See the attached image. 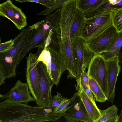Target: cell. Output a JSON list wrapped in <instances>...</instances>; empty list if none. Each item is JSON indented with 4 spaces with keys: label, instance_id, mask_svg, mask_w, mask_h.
Here are the masks:
<instances>
[{
    "label": "cell",
    "instance_id": "obj_29",
    "mask_svg": "<svg viewBox=\"0 0 122 122\" xmlns=\"http://www.w3.org/2000/svg\"><path fill=\"white\" fill-rule=\"evenodd\" d=\"M81 84L85 92L92 101L93 102H95V99L93 98V96L91 91L90 88L89 87L84 84L81 83Z\"/></svg>",
    "mask_w": 122,
    "mask_h": 122
},
{
    "label": "cell",
    "instance_id": "obj_34",
    "mask_svg": "<svg viewBox=\"0 0 122 122\" xmlns=\"http://www.w3.org/2000/svg\"><path fill=\"white\" fill-rule=\"evenodd\" d=\"M0 122H1V121L0 120Z\"/></svg>",
    "mask_w": 122,
    "mask_h": 122
},
{
    "label": "cell",
    "instance_id": "obj_4",
    "mask_svg": "<svg viewBox=\"0 0 122 122\" xmlns=\"http://www.w3.org/2000/svg\"><path fill=\"white\" fill-rule=\"evenodd\" d=\"M119 33L112 25L97 36L86 41V46L95 55L101 54L106 51L112 46Z\"/></svg>",
    "mask_w": 122,
    "mask_h": 122
},
{
    "label": "cell",
    "instance_id": "obj_18",
    "mask_svg": "<svg viewBox=\"0 0 122 122\" xmlns=\"http://www.w3.org/2000/svg\"><path fill=\"white\" fill-rule=\"evenodd\" d=\"M106 0H78L76 1V9L85 13L96 8Z\"/></svg>",
    "mask_w": 122,
    "mask_h": 122
},
{
    "label": "cell",
    "instance_id": "obj_36",
    "mask_svg": "<svg viewBox=\"0 0 122 122\" xmlns=\"http://www.w3.org/2000/svg\"></svg>",
    "mask_w": 122,
    "mask_h": 122
},
{
    "label": "cell",
    "instance_id": "obj_17",
    "mask_svg": "<svg viewBox=\"0 0 122 122\" xmlns=\"http://www.w3.org/2000/svg\"><path fill=\"white\" fill-rule=\"evenodd\" d=\"M117 6L112 5L108 0H106L102 4L95 9L85 13V17L88 19L96 17L103 13L111 12L114 10L120 9Z\"/></svg>",
    "mask_w": 122,
    "mask_h": 122
},
{
    "label": "cell",
    "instance_id": "obj_5",
    "mask_svg": "<svg viewBox=\"0 0 122 122\" xmlns=\"http://www.w3.org/2000/svg\"><path fill=\"white\" fill-rule=\"evenodd\" d=\"M37 67L39 79L40 90L36 102L37 106L46 108L51 99V91L53 85L46 65L41 61H38Z\"/></svg>",
    "mask_w": 122,
    "mask_h": 122
},
{
    "label": "cell",
    "instance_id": "obj_21",
    "mask_svg": "<svg viewBox=\"0 0 122 122\" xmlns=\"http://www.w3.org/2000/svg\"><path fill=\"white\" fill-rule=\"evenodd\" d=\"M89 85L92 92L95 97L96 101L104 102L108 101L102 90L96 81L92 77H89Z\"/></svg>",
    "mask_w": 122,
    "mask_h": 122
},
{
    "label": "cell",
    "instance_id": "obj_20",
    "mask_svg": "<svg viewBox=\"0 0 122 122\" xmlns=\"http://www.w3.org/2000/svg\"><path fill=\"white\" fill-rule=\"evenodd\" d=\"M45 19L39 21L40 25L43 29L45 30H50L55 29L58 24L60 17L56 12L52 14L47 15Z\"/></svg>",
    "mask_w": 122,
    "mask_h": 122
},
{
    "label": "cell",
    "instance_id": "obj_28",
    "mask_svg": "<svg viewBox=\"0 0 122 122\" xmlns=\"http://www.w3.org/2000/svg\"><path fill=\"white\" fill-rule=\"evenodd\" d=\"M81 83L89 87V77L86 71H84L80 77Z\"/></svg>",
    "mask_w": 122,
    "mask_h": 122
},
{
    "label": "cell",
    "instance_id": "obj_24",
    "mask_svg": "<svg viewBox=\"0 0 122 122\" xmlns=\"http://www.w3.org/2000/svg\"><path fill=\"white\" fill-rule=\"evenodd\" d=\"M70 99L63 97H62L61 102L59 105L53 111L54 112L62 114L65 111L69 104Z\"/></svg>",
    "mask_w": 122,
    "mask_h": 122
},
{
    "label": "cell",
    "instance_id": "obj_19",
    "mask_svg": "<svg viewBox=\"0 0 122 122\" xmlns=\"http://www.w3.org/2000/svg\"><path fill=\"white\" fill-rule=\"evenodd\" d=\"M122 45V32L119 33L118 37L112 46L106 51L100 54L105 60L116 56H119Z\"/></svg>",
    "mask_w": 122,
    "mask_h": 122
},
{
    "label": "cell",
    "instance_id": "obj_2",
    "mask_svg": "<svg viewBox=\"0 0 122 122\" xmlns=\"http://www.w3.org/2000/svg\"><path fill=\"white\" fill-rule=\"evenodd\" d=\"M37 60L42 62L46 65L51 79L57 86L59 85L61 76L68 69L62 53L49 46L44 47Z\"/></svg>",
    "mask_w": 122,
    "mask_h": 122
},
{
    "label": "cell",
    "instance_id": "obj_23",
    "mask_svg": "<svg viewBox=\"0 0 122 122\" xmlns=\"http://www.w3.org/2000/svg\"><path fill=\"white\" fill-rule=\"evenodd\" d=\"M62 99V95L60 93L57 92L56 95L52 97L46 108L54 110L61 103Z\"/></svg>",
    "mask_w": 122,
    "mask_h": 122
},
{
    "label": "cell",
    "instance_id": "obj_16",
    "mask_svg": "<svg viewBox=\"0 0 122 122\" xmlns=\"http://www.w3.org/2000/svg\"><path fill=\"white\" fill-rule=\"evenodd\" d=\"M118 109L117 106L112 105L106 109L101 110L100 117L96 122H117L119 120L117 114Z\"/></svg>",
    "mask_w": 122,
    "mask_h": 122
},
{
    "label": "cell",
    "instance_id": "obj_31",
    "mask_svg": "<svg viewBox=\"0 0 122 122\" xmlns=\"http://www.w3.org/2000/svg\"><path fill=\"white\" fill-rule=\"evenodd\" d=\"M5 77L3 72L0 66V86L5 83Z\"/></svg>",
    "mask_w": 122,
    "mask_h": 122
},
{
    "label": "cell",
    "instance_id": "obj_13",
    "mask_svg": "<svg viewBox=\"0 0 122 122\" xmlns=\"http://www.w3.org/2000/svg\"><path fill=\"white\" fill-rule=\"evenodd\" d=\"M27 82L23 83L18 80L15 85L6 94L3 95L1 99L7 98L17 102L27 104L30 102L35 101L29 91Z\"/></svg>",
    "mask_w": 122,
    "mask_h": 122
},
{
    "label": "cell",
    "instance_id": "obj_15",
    "mask_svg": "<svg viewBox=\"0 0 122 122\" xmlns=\"http://www.w3.org/2000/svg\"><path fill=\"white\" fill-rule=\"evenodd\" d=\"M86 20L84 14L76 9L70 27V38L72 43L76 38L79 36Z\"/></svg>",
    "mask_w": 122,
    "mask_h": 122
},
{
    "label": "cell",
    "instance_id": "obj_26",
    "mask_svg": "<svg viewBox=\"0 0 122 122\" xmlns=\"http://www.w3.org/2000/svg\"><path fill=\"white\" fill-rule=\"evenodd\" d=\"M21 3L26 2H34L39 3L45 6L47 8L51 6L55 2L50 0H15Z\"/></svg>",
    "mask_w": 122,
    "mask_h": 122
},
{
    "label": "cell",
    "instance_id": "obj_3",
    "mask_svg": "<svg viewBox=\"0 0 122 122\" xmlns=\"http://www.w3.org/2000/svg\"><path fill=\"white\" fill-rule=\"evenodd\" d=\"M112 25L111 12L86 19L79 37L87 41Z\"/></svg>",
    "mask_w": 122,
    "mask_h": 122
},
{
    "label": "cell",
    "instance_id": "obj_10",
    "mask_svg": "<svg viewBox=\"0 0 122 122\" xmlns=\"http://www.w3.org/2000/svg\"><path fill=\"white\" fill-rule=\"evenodd\" d=\"M119 56H116L107 60L105 65L107 79L108 101L112 103L115 96L117 79L121 70Z\"/></svg>",
    "mask_w": 122,
    "mask_h": 122
},
{
    "label": "cell",
    "instance_id": "obj_12",
    "mask_svg": "<svg viewBox=\"0 0 122 122\" xmlns=\"http://www.w3.org/2000/svg\"><path fill=\"white\" fill-rule=\"evenodd\" d=\"M31 28L28 41L24 50L23 55L24 57L32 49L36 47L44 48L45 41L49 34L50 30L43 29L38 22L30 26Z\"/></svg>",
    "mask_w": 122,
    "mask_h": 122
},
{
    "label": "cell",
    "instance_id": "obj_1",
    "mask_svg": "<svg viewBox=\"0 0 122 122\" xmlns=\"http://www.w3.org/2000/svg\"><path fill=\"white\" fill-rule=\"evenodd\" d=\"M31 29L29 26L22 30L13 40V43L11 48L0 52V66L5 78L16 76V69L24 57L23 52Z\"/></svg>",
    "mask_w": 122,
    "mask_h": 122
},
{
    "label": "cell",
    "instance_id": "obj_25",
    "mask_svg": "<svg viewBox=\"0 0 122 122\" xmlns=\"http://www.w3.org/2000/svg\"><path fill=\"white\" fill-rule=\"evenodd\" d=\"M55 29H52V32L51 36V42L48 46L58 51H60L59 44L56 36Z\"/></svg>",
    "mask_w": 122,
    "mask_h": 122
},
{
    "label": "cell",
    "instance_id": "obj_30",
    "mask_svg": "<svg viewBox=\"0 0 122 122\" xmlns=\"http://www.w3.org/2000/svg\"><path fill=\"white\" fill-rule=\"evenodd\" d=\"M52 32V29L51 30H50L48 36L45 41L44 47H47L50 45L51 42V36Z\"/></svg>",
    "mask_w": 122,
    "mask_h": 122
},
{
    "label": "cell",
    "instance_id": "obj_27",
    "mask_svg": "<svg viewBox=\"0 0 122 122\" xmlns=\"http://www.w3.org/2000/svg\"><path fill=\"white\" fill-rule=\"evenodd\" d=\"M12 39L5 42L0 44V52L7 51L10 49L13 44Z\"/></svg>",
    "mask_w": 122,
    "mask_h": 122
},
{
    "label": "cell",
    "instance_id": "obj_7",
    "mask_svg": "<svg viewBox=\"0 0 122 122\" xmlns=\"http://www.w3.org/2000/svg\"><path fill=\"white\" fill-rule=\"evenodd\" d=\"M87 73L97 83L107 98V79L105 59L101 54L95 55L88 66Z\"/></svg>",
    "mask_w": 122,
    "mask_h": 122
},
{
    "label": "cell",
    "instance_id": "obj_11",
    "mask_svg": "<svg viewBox=\"0 0 122 122\" xmlns=\"http://www.w3.org/2000/svg\"><path fill=\"white\" fill-rule=\"evenodd\" d=\"M0 16L10 20L16 27L20 30L27 25V18L21 9L10 0L0 4Z\"/></svg>",
    "mask_w": 122,
    "mask_h": 122
},
{
    "label": "cell",
    "instance_id": "obj_6",
    "mask_svg": "<svg viewBox=\"0 0 122 122\" xmlns=\"http://www.w3.org/2000/svg\"><path fill=\"white\" fill-rule=\"evenodd\" d=\"M62 116L69 122H92L77 92L70 99Z\"/></svg>",
    "mask_w": 122,
    "mask_h": 122
},
{
    "label": "cell",
    "instance_id": "obj_22",
    "mask_svg": "<svg viewBox=\"0 0 122 122\" xmlns=\"http://www.w3.org/2000/svg\"><path fill=\"white\" fill-rule=\"evenodd\" d=\"M112 25L118 33L122 32V8L111 12Z\"/></svg>",
    "mask_w": 122,
    "mask_h": 122
},
{
    "label": "cell",
    "instance_id": "obj_9",
    "mask_svg": "<svg viewBox=\"0 0 122 122\" xmlns=\"http://www.w3.org/2000/svg\"><path fill=\"white\" fill-rule=\"evenodd\" d=\"M39 55L30 53L26 57V76L29 92L35 101L37 100L40 90L39 79L37 67Z\"/></svg>",
    "mask_w": 122,
    "mask_h": 122
},
{
    "label": "cell",
    "instance_id": "obj_8",
    "mask_svg": "<svg viewBox=\"0 0 122 122\" xmlns=\"http://www.w3.org/2000/svg\"><path fill=\"white\" fill-rule=\"evenodd\" d=\"M86 41L80 37L73 42L72 46L77 71V78L85 71L95 54L87 47Z\"/></svg>",
    "mask_w": 122,
    "mask_h": 122
},
{
    "label": "cell",
    "instance_id": "obj_14",
    "mask_svg": "<svg viewBox=\"0 0 122 122\" xmlns=\"http://www.w3.org/2000/svg\"><path fill=\"white\" fill-rule=\"evenodd\" d=\"M75 85L76 90L81 98L88 114L92 122H96L101 117L100 109L95 102H93L84 91L81 82L80 77L76 79Z\"/></svg>",
    "mask_w": 122,
    "mask_h": 122
},
{
    "label": "cell",
    "instance_id": "obj_33",
    "mask_svg": "<svg viewBox=\"0 0 122 122\" xmlns=\"http://www.w3.org/2000/svg\"><path fill=\"white\" fill-rule=\"evenodd\" d=\"M52 1H53L55 3L57 2L58 0H50Z\"/></svg>",
    "mask_w": 122,
    "mask_h": 122
},
{
    "label": "cell",
    "instance_id": "obj_35",
    "mask_svg": "<svg viewBox=\"0 0 122 122\" xmlns=\"http://www.w3.org/2000/svg\"></svg>",
    "mask_w": 122,
    "mask_h": 122
},
{
    "label": "cell",
    "instance_id": "obj_32",
    "mask_svg": "<svg viewBox=\"0 0 122 122\" xmlns=\"http://www.w3.org/2000/svg\"><path fill=\"white\" fill-rule=\"evenodd\" d=\"M45 111L46 113H50L53 112V111L52 109L47 108H45Z\"/></svg>",
    "mask_w": 122,
    "mask_h": 122
}]
</instances>
